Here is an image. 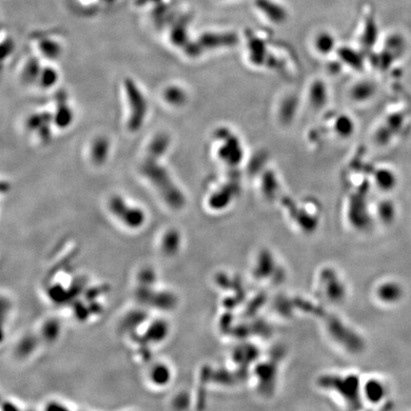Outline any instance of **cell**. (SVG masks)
<instances>
[{"mask_svg": "<svg viewBox=\"0 0 411 411\" xmlns=\"http://www.w3.org/2000/svg\"><path fill=\"white\" fill-rule=\"evenodd\" d=\"M144 318H145V316H144V314L142 312H133L132 313H129L128 316L126 317V319H125V326H126V328L129 330L131 325H134V326L137 325V326H139L142 322H143Z\"/></svg>", "mask_w": 411, "mask_h": 411, "instance_id": "17", "label": "cell"}, {"mask_svg": "<svg viewBox=\"0 0 411 411\" xmlns=\"http://www.w3.org/2000/svg\"><path fill=\"white\" fill-rule=\"evenodd\" d=\"M124 84L130 110L128 128L131 131H136L141 128L146 118V114L148 112V103L140 89L132 79L127 78Z\"/></svg>", "mask_w": 411, "mask_h": 411, "instance_id": "2", "label": "cell"}, {"mask_svg": "<svg viewBox=\"0 0 411 411\" xmlns=\"http://www.w3.org/2000/svg\"><path fill=\"white\" fill-rule=\"evenodd\" d=\"M170 146V137L164 132L156 134L150 142L141 165L142 173L155 186L163 200L173 210L184 207L185 196L170 178L168 170L158 163Z\"/></svg>", "mask_w": 411, "mask_h": 411, "instance_id": "1", "label": "cell"}, {"mask_svg": "<svg viewBox=\"0 0 411 411\" xmlns=\"http://www.w3.org/2000/svg\"><path fill=\"white\" fill-rule=\"evenodd\" d=\"M57 79H58V74L55 69L47 67V68H43L41 70L40 75H39V83L43 88H50L55 85Z\"/></svg>", "mask_w": 411, "mask_h": 411, "instance_id": "14", "label": "cell"}, {"mask_svg": "<svg viewBox=\"0 0 411 411\" xmlns=\"http://www.w3.org/2000/svg\"><path fill=\"white\" fill-rule=\"evenodd\" d=\"M109 149L110 144L105 137H98L95 139L91 149V157L93 162L96 165L103 164L108 157Z\"/></svg>", "mask_w": 411, "mask_h": 411, "instance_id": "7", "label": "cell"}, {"mask_svg": "<svg viewBox=\"0 0 411 411\" xmlns=\"http://www.w3.org/2000/svg\"><path fill=\"white\" fill-rule=\"evenodd\" d=\"M256 8L271 21L281 22L285 18V10L274 0H255Z\"/></svg>", "mask_w": 411, "mask_h": 411, "instance_id": "5", "label": "cell"}, {"mask_svg": "<svg viewBox=\"0 0 411 411\" xmlns=\"http://www.w3.org/2000/svg\"><path fill=\"white\" fill-rule=\"evenodd\" d=\"M180 242H181L180 235L176 230L171 229L167 231L162 239V244H161L163 253L167 255H174L180 248Z\"/></svg>", "mask_w": 411, "mask_h": 411, "instance_id": "9", "label": "cell"}, {"mask_svg": "<svg viewBox=\"0 0 411 411\" xmlns=\"http://www.w3.org/2000/svg\"><path fill=\"white\" fill-rule=\"evenodd\" d=\"M43 336L48 342H54L57 340L60 333V326L57 321H49L47 322L42 330Z\"/></svg>", "mask_w": 411, "mask_h": 411, "instance_id": "15", "label": "cell"}, {"mask_svg": "<svg viewBox=\"0 0 411 411\" xmlns=\"http://www.w3.org/2000/svg\"><path fill=\"white\" fill-rule=\"evenodd\" d=\"M39 49L43 55L48 58H57L61 53V47L58 43L52 40H43L39 44Z\"/></svg>", "mask_w": 411, "mask_h": 411, "instance_id": "13", "label": "cell"}, {"mask_svg": "<svg viewBox=\"0 0 411 411\" xmlns=\"http://www.w3.org/2000/svg\"><path fill=\"white\" fill-rule=\"evenodd\" d=\"M36 340L34 337L32 336H27L25 338H23L22 340L19 342L18 346H17V352L18 354L21 356H27L30 355L34 349L36 347Z\"/></svg>", "mask_w": 411, "mask_h": 411, "instance_id": "16", "label": "cell"}, {"mask_svg": "<svg viewBox=\"0 0 411 411\" xmlns=\"http://www.w3.org/2000/svg\"><path fill=\"white\" fill-rule=\"evenodd\" d=\"M41 70L42 69L40 67V63L35 57H32V58L29 59L27 64L25 65V67L23 69V72H22L23 81L25 83L34 82L36 79L39 78Z\"/></svg>", "mask_w": 411, "mask_h": 411, "instance_id": "11", "label": "cell"}, {"mask_svg": "<svg viewBox=\"0 0 411 411\" xmlns=\"http://www.w3.org/2000/svg\"><path fill=\"white\" fill-rule=\"evenodd\" d=\"M164 97L168 103L173 106H181L187 99L184 91L176 86L169 87L164 93Z\"/></svg>", "mask_w": 411, "mask_h": 411, "instance_id": "12", "label": "cell"}, {"mask_svg": "<svg viewBox=\"0 0 411 411\" xmlns=\"http://www.w3.org/2000/svg\"><path fill=\"white\" fill-rule=\"evenodd\" d=\"M171 371L165 364H156L150 371V380L157 386H164L170 383Z\"/></svg>", "mask_w": 411, "mask_h": 411, "instance_id": "8", "label": "cell"}, {"mask_svg": "<svg viewBox=\"0 0 411 411\" xmlns=\"http://www.w3.org/2000/svg\"><path fill=\"white\" fill-rule=\"evenodd\" d=\"M169 333V326L164 321H156L153 323L145 333L147 341L158 343L164 340Z\"/></svg>", "mask_w": 411, "mask_h": 411, "instance_id": "10", "label": "cell"}, {"mask_svg": "<svg viewBox=\"0 0 411 411\" xmlns=\"http://www.w3.org/2000/svg\"><path fill=\"white\" fill-rule=\"evenodd\" d=\"M66 98V94L63 91H59L57 95V109L54 116V121L57 127L61 128L70 126L73 118V114L71 108L67 105Z\"/></svg>", "mask_w": 411, "mask_h": 411, "instance_id": "4", "label": "cell"}, {"mask_svg": "<svg viewBox=\"0 0 411 411\" xmlns=\"http://www.w3.org/2000/svg\"><path fill=\"white\" fill-rule=\"evenodd\" d=\"M52 119L54 120V116L52 117L50 114H36L29 118L27 125L30 129H37L43 140H47L50 138L49 124Z\"/></svg>", "mask_w": 411, "mask_h": 411, "instance_id": "6", "label": "cell"}, {"mask_svg": "<svg viewBox=\"0 0 411 411\" xmlns=\"http://www.w3.org/2000/svg\"><path fill=\"white\" fill-rule=\"evenodd\" d=\"M382 292L383 296L390 301L397 300V298L400 297L401 295V289L395 285H387L383 287Z\"/></svg>", "mask_w": 411, "mask_h": 411, "instance_id": "18", "label": "cell"}, {"mask_svg": "<svg viewBox=\"0 0 411 411\" xmlns=\"http://www.w3.org/2000/svg\"><path fill=\"white\" fill-rule=\"evenodd\" d=\"M109 210L125 227L137 229L146 221V214L140 208L128 205L123 197L114 195L109 201Z\"/></svg>", "mask_w": 411, "mask_h": 411, "instance_id": "3", "label": "cell"}]
</instances>
